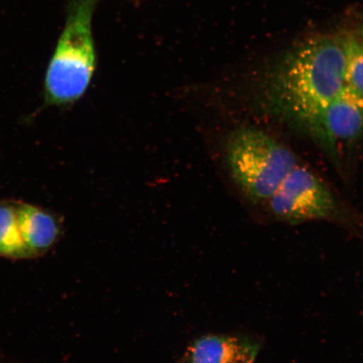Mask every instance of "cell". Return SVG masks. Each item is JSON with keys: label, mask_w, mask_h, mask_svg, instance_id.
<instances>
[{"label": "cell", "mask_w": 363, "mask_h": 363, "mask_svg": "<svg viewBox=\"0 0 363 363\" xmlns=\"http://www.w3.org/2000/svg\"><path fill=\"white\" fill-rule=\"evenodd\" d=\"M17 218L22 239L31 257L47 252L60 237V223L55 216L43 208L17 203Z\"/></svg>", "instance_id": "52a82bcc"}, {"label": "cell", "mask_w": 363, "mask_h": 363, "mask_svg": "<svg viewBox=\"0 0 363 363\" xmlns=\"http://www.w3.org/2000/svg\"><path fill=\"white\" fill-rule=\"evenodd\" d=\"M345 85L363 99V44L347 38Z\"/></svg>", "instance_id": "9c48e42d"}, {"label": "cell", "mask_w": 363, "mask_h": 363, "mask_svg": "<svg viewBox=\"0 0 363 363\" xmlns=\"http://www.w3.org/2000/svg\"><path fill=\"white\" fill-rule=\"evenodd\" d=\"M347 38L311 40L285 59L271 94L284 115L315 131L322 115L345 86Z\"/></svg>", "instance_id": "6da1fadb"}, {"label": "cell", "mask_w": 363, "mask_h": 363, "mask_svg": "<svg viewBox=\"0 0 363 363\" xmlns=\"http://www.w3.org/2000/svg\"><path fill=\"white\" fill-rule=\"evenodd\" d=\"M226 159L235 184L253 202L269 201L298 165L291 150L264 131L250 127L231 134Z\"/></svg>", "instance_id": "3957f363"}, {"label": "cell", "mask_w": 363, "mask_h": 363, "mask_svg": "<svg viewBox=\"0 0 363 363\" xmlns=\"http://www.w3.org/2000/svg\"><path fill=\"white\" fill-rule=\"evenodd\" d=\"M315 133L333 147L356 140L363 133V99L345 85L326 108Z\"/></svg>", "instance_id": "5b68a950"}, {"label": "cell", "mask_w": 363, "mask_h": 363, "mask_svg": "<svg viewBox=\"0 0 363 363\" xmlns=\"http://www.w3.org/2000/svg\"><path fill=\"white\" fill-rule=\"evenodd\" d=\"M0 257H31L21 237L17 204L0 203Z\"/></svg>", "instance_id": "ba28073f"}, {"label": "cell", "mask_w": 363, "mask_h": 363, "mask_svg": "<svg viewBox=\"0 0 363 363\" xmlns=\"http://www.w3.org/2000/svg\"><path fill=\"white\" fill-rule=\"evenodd\" d=\"M260 345L246 337L210 335L188 349L189 363H254Z\"/></svg>", "instance_id": "8992f818"}, {"label": "cell", "mask_w": 363, "mask_h": 363, "mask_svg": "<svg viewBox=\"0 0 363 363\" xmlns=\"http://www.w3.org/2000/svg\"><path fill=\"white\" fill-rule=\"evenodd\" d=\"M271 212L289 223L324 220L337 212L333 194L305 167L297 165L269 199Z\"/></svg>", "instance_id": "277c9868"}, {"label": "cell", "mask_w": 363, "mask_h": 363, "mask_svg": "<svg viewBox=\"0 0 363 363\" xmlns=\"http://www.w3.org/2000/svg\"><path fill=\"white\" fill-rule=\"evenodd\" d=\"M99 0H71L65 29L45 79V101L65 106L89 88L96 66L92 21Z\"/></svg>", "instance_id": "7a4b0ae2"}]
</instances>
